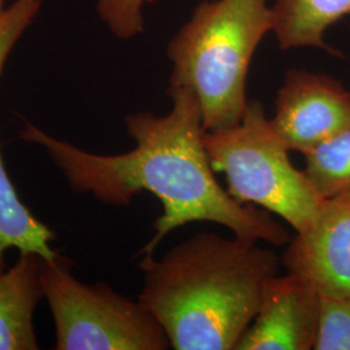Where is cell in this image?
<instances>
[{
  "instance_id": "12",
  "label": "cell",
  "mask_w": 350,
  "mask_h": 350,
  "mask_svg": "<svg viewBox=\"0 0 350 350\" xmlns=\"http://www.w3.org/2000/svg\"><path fill=\"white\" fill-rule=\"evenodd\" d=\"M304 157V172L322 199L350 192V125Z\"/></svg>"
},
{
  "instance_id": "9",
  "label": "cell",
  "mask_w": 350,
  "mask_h": 350,
  "mask_svg": "<svg viewBox=\"0 0 350 350\" xmlns=\"http://www.w3.org/2000/svg\"><path fill=\"white\" fill-rule=\"evenodd\" d=\"M31 23L29 11L12 5L0 21V75L17 39ZM55 234L40 222L21 201L7 173L0 153V273L5 270V252L34 253L43 260H51L59 253L52 248Z\"/></svg>"
},
{
  "instance_id": "1",
  "label": "cell",
  "mask_w": 350,
  "mask_h": 350,
  "mask_svg": "<svg viewBox=\"0 0 350 350\" xmlns=\"http://www.w3.org/2000/svg\"><path fill=\"white\" fill-rule=\"evenodd\" d=\"M169 114L134 113L125 120L135 147L122 154H98L53 138L27 124L21 138L43 147L75 192L109 205H127L142 192L163 204L154 232L139 256L154 250L175 228L193 222L224 226L239 238L284 245L287 228L258 206L235 200L222 187L204 146L200 103L187 88L169 86Z\"/></svg>"
},
{
  "instance_id": "11",
  "label": "cell",
  "mask_w": 350,
  "mask_h": 350,
  "mask_svg": "<svg viewBox=\"0 0 350 350\" xmlns=\"http://www.w3.org/2000/svg\"><path fill=\"white\" fill-rule=\"evenodd\" d=\"M271 12L282 50L317 47L340 56L325 43V34L350 16V0H275Z\"/></svg>"
},
{
  "instance_id": "6",
  "label": "cell",
  "mask_w": 350,
  "mask_h": 350,
  "mask_svg": "<svg viewBox=\"0 0 350 350\" xmlns=\"http://www.w3.org/2000/svg\"><path fill=\"white\" fill-rule=\"evenodd\" d=\"M271 121L288 150L304 154L350 125V91L331 75L288 70Z\"/></svg>"
},
{
  "instance_id": "13",
  "label": "cell",
  "mask_w": 350,
  "mask_h": 350,
  "mask_svg": "<svg viewBox=\"0 0 350 350\" xmlns=\"http://www.w3.org/2000/svg\"><path fill=\"white\" fill-rule=\"evenodd\" d=\"M314 350H350V296H321Z\"/></svg>"
},
{
  "instance_id": "8",
  "label": "cell",
  "mask_w": 350,
  "mask_h": 350,
  "mask_svg": "<svg viewBox=\"0 0 350 350\" xmlns=\"http://www.w3.org/2000/svg\"><path fill=\"white\" fill-rule=\"evenodd\" d=\"M321 295L304 278L274 276L235 350H310L318 334Z\"/></svg>"
},
{
  "instance_id": "4",
  "label": "cell",
  "mask_w": 350,
  "mask_h": 350,
  "mask_svg": "<svg viewBox=\"0 0 350 350\" xmlns=\"http://www.w3.org/2000/svg\"><path fill=\"white\" fill-rule=\"evenodd\" d=\"M204 146L214 173L225 174L227 192L235 200L276 214L296 234L312 226L325 199L306 173L291 163V150L262 103L250 101L237 125L206 131Z\"/></svg>"
},
{
  "instance_id": "7",
  "label": "cell",
  "mask_w": 350,
  "mask_h": 350,
  "mask_svg": "<svg viewBox=\"0 0 350 350\" xmlns=\"http://www.w3.org/2000/svg\"><path fill=\"white\" fill-rule=\"evenodd\" d=\"M280 261L321 296H350V192L325 199L312 226L288 241Z\"/></svg>"
},
{
  "instance_id": "2",
  "label": "cell",
  "mask_w": 350,
  "mask_h": 350,
  "mask_svg": "<svg viewBox=\"0 0 350 350\" xmlns=\"http://www.w3.org/2000/svg\"><path fill=\"white\" fill-rule=\"evenodd\" d=\"M280 258L258 240L201 232L160 260L142 256V301L175 350H234Z\"/></svg>"
},
{
  "instance_id": "14",
  "label": "cell",
  "mask_w": 350,
  "mask_h": 350,
  "mask_svg": "<svg viewBox=\"0 0 350 350\" xmlns=\"http://www.w3.org/2000/svg\"><path fill=\"white\" fill-rule=\"evenodd\" d=\"M150 0H99L98 11L113 34L131 38L143 30L142 7Z\"/></svg>"
},
{
  "instance_id": "15",
  "label": "cell",
  "mask_w": 350,
  "mask_h": 350,
  "mask_svg": "<svg viewBox=\"0 0 350 350\" xmlns=\"http://www.w3.org/2000/svg\"><path fill=\"white\" fill-rule=\"evenodd\" d=\"M4 12H5V11H3V0H0V20L3 18V16H4Z\"/></svg>"
},
{
  "instance_id": "10",
  "label": "cell",
  "mask_w": 350,
  "mask_h": 350,
  "mask_svg": "<svg viewBox=\"0 0 350 350\" xmlns=\"http://www.w3.org/2000/svg\"><path fill=\"white\" fill-rule=\"evenodd\" d=\"M39 267V256L20 253L14 265L0 273V350L38 349L33 317L43 299Z\"/></svg>"
},
{
  "instance_id": "5",
  "label": "cell",
  "mask_w": 350,
  "mask_h": 350,
  "mask_svg": "<svg viewBox=\"0 0 350 350\" xmlns=\"http://www.w3.org/2000/svg\"><path fill=\"white\" fill-rule=\"evenodd\" d=\"M39 280L55 321L56 349L170 348L163 327L142 301L130 300L105 283L77 280L66 257L40 258Z\"/></svg>"
},
{
  "instance_id": "3",
  "label": "cell",
  "mask_w": 350,
  "mask_h": 350,
  "mask_svg": "<svg viewBox=\"0 0 350 350\" xmlns=\"http://www.w3.org/2000/svg\"><path fill=\"white\" fill-rule=\"evenodd\" d=\"M274 27L266 0L202 1L169 43L170 85L193 91L205 131L237 125L247 111L254 51Z\"/></svg>"
}]
</instances>
